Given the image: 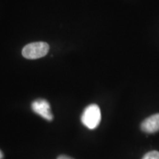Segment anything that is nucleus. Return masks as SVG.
I'll return each instance as SVG.
<instances>
[{"mask_svg": "<svg viewBox=\"0 0 159 159\" xmlns=\"http://www.w3.org/2000/svg\"><path fill=\"white\" fill-rule=\"evenodd\" d=\"M81 121L90 130L97 128L101 121V111L98 105L91 104L86 107L81 116Z\"/></svg>", "mask_w": 159, "mask_h": 159, "instance_id": "nucleus-1", "label": "nucleus"}, {"mask_svg": "<svg viewBox=\"0 0 159 159\" xmlns=\"http://www.w3.org/2000/svg\"><path fill=\"white\" fill-rule=\"evenodd\" d=\"M31 107L33 112L43 117L46 120L52 121L53 119V115L52 114L50 105L46 99H36L32 103Z\"/></svg>", "mask_w": 159, "mask_h": 159, "instance_id": "nucleus-3", "label": "nucleus"}, {"mask_svg": "<svg viewBox=\"0 0 159 159\" xmlns=\"http://www.w3.org/2000/svg\"><path fill=\"white\" fill-rule=\"evenodd\" d=\"M57 159H73L71 157H69L67 156H60Z\"/></svg>", "mask_w": 159, "mask_h": 159, "instance_id": "nucleus-6", "label": "nucleus"}, {"mask_svg": "<svg viewBox=\"0 0 159 159\" xmlns=\"http://www.w3.org/2000/svg\"><path fill=\"white\" fill-rule=\"evenodd\" d=\"M141 129L147 134H154L159 131V114L145 119L141 124Z\"/></svg>", "mask_w": 159, "mask_h": 159, "instance_id": "nucleus-4", "label": "nucleus"}, {"mask_svg": "<svg viewBox=\"0 0 159 159\" xmlns=\"http://www.w3.org/2000/svg\"><path fill=\"white\" fill-rule=\"evenodd\" d=\"M49 50V46L45 42H34L26 45L22 55L27 59H38L45 56Z\"/></svg>", "mask_w": 159, "mask_h": 159, "instance_id": "nucleus-2", "label": "nucleus"}, {"mask_svg": "<svg viewBox=\"0 0 159 159\" xmlns=\"http://www.w3.org/2000/svg\"><path fill=\"white\" fill-rule=\"evenodd\" d=\"M142 159H159V152L158 151H151L144 155Z\"/></svg>", "mask_w": 159, "mask_h": 159, "instance_id": "nucleus-5", "label": "nucleus"}, {"mask_svg": "<svg viewBox=\"0 0 159 159\" xmlns=\"http://www.w3.org/2000/svg\"><path fill=\"white\" fill-rule=\"evenodd\" d=\"M2 158H3V154L2 152V151L0 150V159H2Z\"/></svg>", "mask_w": 159, "mask_h": 159, "instance_id": "nucleus-7", "label": "nucleus"}]
</instances>
